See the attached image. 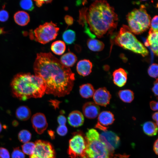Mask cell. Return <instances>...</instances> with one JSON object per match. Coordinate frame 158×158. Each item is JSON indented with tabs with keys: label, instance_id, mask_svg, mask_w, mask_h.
<instances>
[{
	"label": "cell",
	"instance_id": "1",
	"mask_svg": "<svg viewBox=\"0 0 158 158\" xmlns=\"http://www.w3.org/2000/svg\"><path fill=\"white\" fill-rule=\"evenodd\" d=\"M33 68L35 75L46 82V94L61 97L69 94L72 90L74 73L51 52L37 53Z\"/></svg>",
	"mask_w": 158,
	"mask_h": 158
},
{
	"label": "cell",
	"instance_id": "2",
	"mask_svg": "<svg viewBox=\"0 0 158 158\" xmlns=\"http://www.w3.org/2000/svg\"><path fill=\"white\" fill-rule=\"evenodd\" d=\"M86 21L90 31L98 38L111 34L117 26L118 16L114 8L105 0H97L87 8Z\"/></svg>",
	"mask_w": 158,
	"mask_h": 158
},
{
	"label": "cell",
	"instance_id": "3",
	"mask_svg": "<svg viewBox=\"0 0 158 158\" xmlns=\"http://www.w3.org/2000/svg\"><path fill=\"white\" fill-rule=\"evenodd\" d=\"M11 87L13 95L25 101L31 98L42 97L45 93L47 85L40 76L29 73H19L13 78Z\"/></svg>",
	"mask_w": 158,
	"mask_h": 158
},
{
	"label": "cell",
	"instance_id": "4",
	"mask_svg": "<svg viewBox=\"0 0 158 158\" xmlns=\"http://www.w3.org/2000/svg\"><path fill=\"white\" fill-rule=\"evenodd\" d=\"M86 147L85 158H111L112 153L99 138V134L93 128L86 134Z\"/></svg>",
	"mask_w": 158,
	"mask_h": 158
},
{
	"label": "cell",
	"instance_id": "5",
	"mask_svg": "<svg viewBox=\"0 0 158 158\" xmlns=\"http://www.w3.org/2000/svg\"><path fill=\"white\" fill-rule=\"evenodd\" d=\"M114 40L116 44L119 46L140 54L143 57L148 54L147 49L137 39L127 25H123L120 28Z\"/></svg>",
	"mask_w": 158,
	"mask_h": 158
},
{
	"label": "cell",
	"instance_id": "6",
	"mask_svg": "<svg viewBox=\"0 0 158 158\" xmlns=\"http://www.w3.org/2000/svg\"><path fill=\"white\" fill-rule=\"evenodd\" d=\"M126 17L129 28L132 32L135 34L142 33L150 26L151 18L144 6L133 9L128 14Z\"/></svg>",
	"mask_w": 158,
	"mask_h": 158
},
{
	"label": "cell",
	"instance_id": "7",
	"mask_svg": "<svg viewBox=\"0 0 158 158\" xmlns=\"http://www.w3.org/2000/svg\"><path fill=\"white\" fill-rule=\"evenodd\" d=\"M59 28L52 21L40 25L34 30L30 37L32 39L45 44L56 39Z\"/></svg>",
	"mask_w": 158,
	"mask_h": 158
},
{
	"label": "cell",
	"instance_id": "8",
	"mask_svg": "<svg viewBox=\"0 0 158 158\" xmlns=\"http://www.w3.org/2000/svg\"><path fill=\"white\" fill-rule=\"evenodd\" d=\"M85 136L81 132L74 133L69 140L68 153L71 158H85L86 147Z\"/></svg>",
	"mask_w": 158,
	"mask_h": 158
},
{
	"label": "cell",
	"instance_id": "9",
	"mask_svg": "<svg viewBox=\"0 0 158 158\" xmlns=\"http://www.w3.org/2000/svg\"><path fill=\"white\" fill-rule=\"evenodd\" d=\"M34 153L29 158H55L54 150L51 144L48 142L37 140L35 143Z\"/></svg>",
	"mask_w": 158,
	"mask_h": 158
},
{
	"label": "cell",
	"instance_id": "10",
	"mask_svg": "<svg viewBox=\"0 0 158 158\" xmlns=\"http://www.w3.org/2000/svg\"><path fill=\"white\" fill-rule=\"evenodd\" d=\"M100 140L104 142L112 153L120 144L118 136L111 131L105 130L99 134Z\"/></svg>",
	"mask_w": 158,
	"mask_h": 158
},
{
	"label": "cell",
	"instance_id": "11",
	"mask_svg": "<svg viewBox=\"0 0 158 158\" xmlns=\"http://www.w3.org/2000/svg\"><path fill=\"white\" fill-rule=\"evenodd\" d=\"M111 98L109 91L105 87L99 88L93 96L95 103L98 105L106 107L109 104Z\"/></svg>",
	"mask_w": 158,
	"mask_h": 158
},
{
	"label": "cell",
	"instance_id": "12",
	"mask_svg": "<svg viewBox=\"0 0 158 158\" xmlns=\"http://www.w3.org/2000/svg\"><path fill=\"white\" fill-rule=\"evenodd\" d=\"M31 121L33 128L39 134L43 133L48 127L46 117L43 113L35 114L32 116Z\"/></svg>",
	"mask_w": 158,
	"mask_h": 158
},
{
	"label": "cell",
	"instance_id": "13",
	"mask_svg": "<svg viewBox=\"0 0 158 158\" xmlns=\"http://www.w3.org/2000/svg\"><path fill=\"white\" fill-rule=\"evenodd\" d=\"M114 120V115L111 112L107 111H103L98 115V121L95 127L103 131L106 130V126L112 124Z\"/></svg>",
	"mask_w": 158,
	"mask_h": 158
},
{
	"label": "cell",
	"instance_id": "14",
	"mask_svg": "<svg viewBox=\"0 0 158 158\" xmlns=\"http://www.w3.org/2000/svg\"><path fill=\"white\" fill-rule=\"evenodd\" d=\"M83 111L84 116L89 119H93L97 116L100 112L99 106L95 103L87 102L83 106Z\"/></svg>",
	"mask_w": 158,
	"mask_h": 158
},
{
	"label": "cell",
	"instance_id": "15",
	"mask_svg": "<svg viewBox=\"0 0 158 158\" xmlns=\"http://www.w3.org/2000/svg\"><path fill=\"white\" fill-rule=\"evenodd\" d=\"M114 83L119 87H122L126 84L127 79V73L123 69L119 68L113 73Z\"/></svg>",
	"mask_w": 158,
	"mask_h": 158
},
{
	"label": "cell",
	"instance_id": "16",
	"mask_svg": "<svg viewBox=\"0 0 158 158\" xmlns=\"http://www.w3.org/2000/svg\"><path fill=\"white\" fill-rule=\"evenodd\" d=\"M92 63L89 60L84 59L80 60L76 66V70L78 74L83 76L89 75L92 72Z\"/></svg>",
	"mask_w": 158,
	"mask_h": 158
},
{
	"label": "cell",
	"instance_id": "17",
	"mask_svg": "<svg viewBox=\"0 0 158 158\" xmlns=\"http://www.w3.org/2000/svg\"><path fill=\"white\" fill-rule=\"evenodd\" d=\"M68 120L71 126L74 127H78L83 125L84 119L83 114L80 111L74 110L69 114Z\"/></svg>",
	"mask_w": 158,
	"mask_h": 158
},
{
	"label": "cell",
	"instance_id": "18",
	"mask_svg": "<svg viewBox=\"0 0 158 158\" xmlns=\"http://www.w3.org/2000/svg\"><path fill=\"white\" fill-rule=\"evenodd\" d=\"M158 32H154L150 29L147 40L152 50L157 56L158 54Z\"/></svg>",
	"mask_w": 158,
	"mask_h": 158
},
{
	"label": "cell",
	"instance_id": "19",
	"mask_svg": "<svg viewBox=\"0 0 158 158\" xmlns=\"http://www.w3.org/2000/svg\"><path fill=\"white\" fill-rule=\"evenodd\" d=\"M77 60V58L75 55L69 51L63 55L59 60L63 65L69 68L73 66Z\"/></svg>",
	"mask_w": 158,
	"mask_h": 158
},
{
	"label": "cell",
	"instance_id": "20",
	"mask_svg": "<svg viewBox=\"0 0 158 158\" xmlns=\"http://www.w3.org/2000/svg\"><path fill=\"white\" fill-rule=\"evenodd\" d=\"M14 18L16 23L21 26L26 25L30 21L28 14L23 11L16 12L14 16Z\"/></svg>",
	"mask_w": 158,
	"mask_h": 158
},
{
	"label": "cell",
	"instance_id": "21",
	"mask_svg": "<svg viewBox=\"0 0 158 158\" xmlns=\"http://www.w3.org/2000/svg\"><path fill=\"white\" fill-rule=\"evenodd\" d=\"M95 92L93 86L90 83L84 84L80 86V94L83 98L87 99L92 97Z\"/></svg>",
	"mask_w": 158,
	"mask_h": 158
},
{
	"label": "cell",
	"instance_id": "22",
	"mask_svg": "<svg viewBox=\"0 0 158 158\" xmlns=\"http://www.w3.org/2000/svg\"><path fill=\"white\" fill-rule=\"evenodd\" d=\"M158 125L153 122L148 121L144 123L142 126L144 133L150 136L156 135L157 132Z\"/></svg>",
	"mask_w": 158,
	"mask_h": 158
},
{
	"label": "cell",
	"instance_id": "23",
	"mask_svg": "<svg viewBox=\"0 0 158 158\" xmlns=\"http://www.w3.org/2000/svg\"><path fill=\"white\" fill-rule=\"evenodd\" d=\"M16 116L17 118L21 121H26L30 117V110L27 106H22L19 107L16 111Z\"/></svg>",
	"mask_w": 158,
	"mask_h": 158
},
{
	"label": "cell",
	"instance_id": "24",
	"mask_svg": "<svg viewBox=\"0 0 158 158\" xmlns=\"http://www.w3.org/2000/svg\"><path fill=\"white\" fill-rule=\"evenodd\" d=\"M88 48L93 51H99L104 48V45L102 41L94 39H89L87 42Z\"/></svg>",
	"mask_w": 158,
	"mask_h": 158
},
{
	"label": "cell",
	"instance_id": "25",
	"mask_svg": "<svg viewBox=\"0 0 158 158\" xmlns=\"http://www.w3.org/2000/svg\"><path fill=\"white\" fill-rule=\"evenodd\" d=\"M51 49V51L57 55H61L64 53L66 49L65 43L61 40H57L52 43Z\"/></svg>",
	"mask_w": 158,
	"mask_h": 158
},
{
	"label": "cell",
	"instance_id": "26",
	"mask_svg": "<svg viewBox=\"0 0 158 158\" xmlns=\"http://www.w3.org/2000/svg\"><path fill=\"white\" fill-rule=\"evenodd\" d=\"M118 94L120 99L126 103H130L134 99V93L129 89L120 90L118 92Z\"/></svg>",
	"mask_w": 158,
	"mask_h": 158
},
{
	"label": "cell",
	"instance_id": "27",
	"mask_svg": "<svg viewBox=\"0 0 158 158\" xmlns=\"http://www.w3.org/2000/svg\"><path fill=\"white\" fill-rule=\"evenodd\" d=\"M62 39L67 44L73 43L76 40V34L75 32L71 29L66 30L63 33Z\"/></svg>",
	"mask_w": 158,
	"mask_h": 158
},
{
	"label": "cell",
	"instance_id": "28",
	"mask_svg": "<svg viewBox=\"0 0 158 158\" xmlns=\"http://www.w3.org/2000/svg\"><path fill=\"white\" fill-rule=\"evenodd\" d=\"M18 138L21 142L25 143L29 142L31 138V134L28 130H23L19 133Z\"/></svg>",
	"mask_w": 158,
	"mask_h": 158
},
{
	"label": "cell",
	"instance_id": "29",
	"mask_svg": "<svg viewBox=\"0 0 158 158\" xmlns=\"http://www.w3.org/2000/svg\"><path fill=\"white\" fill-rule=\"evenodd\" d=\"M21 147L24 153L30 156L34 152L35 148V143L32 142H28L22 145Z\"/></svg>",
	"mask_w": 158,
	"mask_h": 158
},
{
	"label": "cell",
	"instance_id": "30",
	"mask_svg": "<svg viewBox=\"0 0 158 158\" xmlns=\"http://www.w3.org/2000/svg\"><path fill=\"white\" fill-rule=\"evenodd\" d=\"M158 66L157 64L153 63L149 68L147 72L149 75L153 78H156L158 77Z\"/></svg>",
	"mask_w": 158,
	"mask_h": 158
},
{
	"label": "cell",
	"instance_id": "31",
	"mask_svg": "<svg viewBox=\"0 0 158 158\" xmlns=\"http://www.w3.org/2000/svg\"><path fill=\"white\" fill-rule=\"evenodd\" d=\"M20 5L23 9L29 11H31L34 8L33 3L31 0L21 1Z\"/></svg>",
	"mask_w": 158,
	"mask_h": 158
},
{
	"label": "cell",
	"instance_id": "32",
	"mask_svg": "<svg viewBox=\"0 0 158 158\" xmlns=\"http://www.w3.org/2000/svg\"><path fill=\"white\" fill-rule=\"evenodd\" d=\"M12 158H25L24 153L19 148L17 147L14 148L11 154Z\"/></svg>",
	"mask_w": 158,
	"mask_h": 158
},
{
	"label": "cell",
	"instance_id": "33",
	"mask_svg": "<svg viewBox=\"0 0 158 158\" xmlns=\"http://www.w3.org/2000/svg\"><path fill=\"white\" fill-rule=\"evenodd\" d=\"M151 29L154 32H158V16H155L152 19L150 22Z\"/></svg>",
	"mask_w": 158,
	"mask_h": 158
},
{
	"label": "cell",
	"instance_id": "34",
	"mask_svg": "<svg viewBox=\"0 0 158 158\" xmlns=\"http://www.w3.org/2000/svg\"><path fill=\"white\" fill-rule=\"evenodd\" d=\"M56 131L59 135L63 136L67 133V128L66 125H59Z\"/></svg>",
	"mask_w": 158,
	"mask_h": 158
},
{
	"label": "cell",
	"instance_id": "35",
	"mask_svg": "<svg viewBox=\"0 0 158 158\" xmlns=\"http://www.w3.org/2000/svg\"><path fill=\"white\" fill-rule=\"evenodd\" d=\"M8 17V13L4 9L0 11V21L4 22L7 21Z\"/></svg>",
	"mask_w": 158,
	"mask_h": 158
},
{
	"label": "cell",
	"instance_id": "36",
	"mask_svg": "<svg viewBox=\"0 0 158 158\" xmlns=\"http://www.w3.org/2000/svg\"><path fill=\"white\" fill-rule=\"evenodd\" d=\"M0 158H10L9 152L6 149L0 147Z\"/></svg>",
	"mask_w": 158,
	"mask_h": 158
},
{
	"label": "cell",
	"instance_id": "37",
	"mask_svg": "<svg viewBox=\"0 0 158 158\" xmlns=\"http://www.w3.org/2000/svg\"><path fill=\"white\" fill-rule=\"evenodd\" d=\"M57 122L59 125H66V118L63 115H60L58 117Z\"/></svg>",
	"mask_w": 158,
	"mask_h": 158
},
{
	"label": "cell",
	"instance_id": "38",
	"mask_svg": "<svg viewBox=\"0 0 158 158\" xmlns=\"http://www.w3.org/2000/svg\"><path fill=\"white\" fill-rule=\"evenodd\" d=\"M64 20L68 25L70 26L73 24L74 20L72 16L68 15H66L64 17Z\"/></svg>",
	"mask_w": 158,
	"mask_h": 158
},
{
	"label": "cell",
	"instance_id": "39",
	"mask_svg": "<svg viewBox=\"0 0 158 158\" xmlns=\"http://www.w3.org/2000/svg\"><path fill=\"white\" fill-rule=\"evenodd\" d=\"M158 79L154 81V86L152 89V90L155 96H158Z\"/></svg>",
	"mask_w": 158,
	"mask_h": 158
},
{
	"label": "cell",
	"instance_id": "40",
	"mask_svg": "<svg viewBox=\"0 0 158 158\" xmlns=\"http://www.w3.org/2000/svg\"><path fill=\"white\" fill-rule=\"evenodd\" d=\"M150 106L151 109L154 111L158 110V102H157L152 101L150 103Z\"/></svg>",
	"mask_w": 158,
	"mask_h": 158
},
{
	"label": "cell",
	"instance_id": "41",
	"mask_svg": "<svg viewBox=\"0 0 158 158\" xmlns=\"http://www.w3.org/2000/svg\"><path fill=\"white\" fill-rule=\"evenodd\" d=\"M36 5L39 7H41L43 4L46 3L48 4L51 3L52 0H36L35 1Z\"/></svg>",
	"mask_w": 158,
	"mask_h": 158
},
{
	"label": "cell",
	"instance_id": "42",
	"mask_svg": "<svg viewBox=\"0 0 158 158\" xmlns=\"http://www.w3.org/2000/svg\"><path fill=\"white\" fill-rule=\"evenodd\" d=\"M158 139L155 141L153 145V150L155 153L157 154H158Z\"/></svg>",
	"mask_w": 158,
	"mask_h": 158
},
{
	"label": "cell",
	"instance_id": "43",
	"mask_svg": "<svg viewBox=\"0 0 158 158\" xmlns=\"http://www.w3.org/2000/svg\"><path fill=\"white\" fill-rule=\"evenodd\" d=\"M152 117L153 120L156 122V124L158 125V112H156L152 114Z\"/></svg>",
	"mask_w": 158,
	"mask_h": 158
},
{
	"label": "cell",
	"instance_id": "44",
	"mask_svg": "<svg viewBox=\"0 0 158 158\" xmlns=\"http://www.w3.org/2000/svg\"><path fill=\"white\" fill-rule=\"evenodd\" d=\"M4 32V29L3 28H0V35L3 34Z\"/></svg>",
	"mask_w": 158,
	"mask_h": 158
},
{
	"label": "cell",
	"instance_id": "45",
	"mask_svg": "<svg viewBox=\"0 0 158 158\" xmlns=\"http://www.w3.org/2000/svg\"><path fill=\"white\" fill-rule=\"evenodd\" d=\"M2 126L1 123L0 122V133L1 132L2 130Z\"/></svg>",
	"mask_w": 158,
	"mask_h": 158
}]
</instances>
